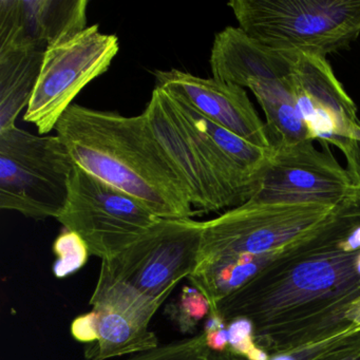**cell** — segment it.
<instances>
[{
  "mask_svg": "<svg viewBox=\"0 0 360 360\" xmlns=\"http://www.w3.org/2000/svg\"><path fill=\"white\" fill-rule=\"evenodd\" d=\"M204 335L210 352L223 353L229 349V332L227 322L221 316L210 314Z\"/></svg>",
  "mask_w": 360,
  "mask_h": 360,
  "instance_id": "44dd1931",
  "label": "cell"
},
{
  "mask_svg": "<svg viewBox=\"0 0 360 360\" xmlns=\"http://www.w3.org/2000/svg\"><path fill=\"white\" fill-rule=\"evenodd\" d=\"M206 360H248L241 356L235 355V354L224 352V353H216V352H210Z\"/></svg>",
  "mask_w": 360,
  "mask_h": 360,
  "instance_id": "cb8c5ba5",
  "label": "cell"
},
{
  "mask_svg": "<svg viewBox=\"0 0 360 360\" xmlns=\"http://www.w3.org/2000/svg\"><path fill=\"white\" fill-rule=\"evenodd\" d=\"M56 220L103 261L121 254L161 218L136 198L75 166L66 205Z\"/></svg>",
  "mask_w": 360,
  "mask_h": 360,
  "instance_id": "ba28073f",
  "label": "cell"
},
{
  "mask_svg": "<svg viewBox=\"0 0 360 360\" xmlns=\"http://www.w3.org/2000/svg\"><path fill=\"white\" fill-rule=\"evenodd\" d=\"M56 131L75 165L136 198L155 216H195L186 186L144 113L125 117L73 104L60 117Z\"/></svg>",
  "mask_w": 360,
  "mask_h": 360,
  "instance_id": "7a4b0ae2",
  "label": "cell"
},
{
  "mask_svg": "<svg viewBox=\"0 0 360 360\" xmlns=\"http://www.w3.org/2000/svg\"><path fill=\"white\" fill-rule=\"evenodd\" d=\"M343 204L246 201L236 206L203 222L197 265L187 279L214 313L223 299L323 231Z\"/></svg>",
  "mask_w": 360,
  "mask_h": 360,
  "instance_id": "3957f363",
  "label": "cell"
},
{
  "mask_svg": "<svg viewBox=\"0 0 360 360\" xmlns=\"http://www.w3.org/2000/svg\"><path fill=\"white\" fill-rule=\"evenodd\" d=\"M210 349L205 335H195L182 340L160 345L155 349L134 354L127 360H206Z\"/></svg>",
  "mask_w": 360,
  "mask_h": 360,
  "instance_id": "e0dca14e",
  "label": "cell"
},
{
  "mask_svg": "<svg viewBox=\"0 0 360 360\" xmlns=\"http://www.w3.org/2000/svg\"><path fill=\"white\" fill-rule=\"evenodd\" d=\"M172 318L176 320L182 332L189 333L205 316L210 315V307L208 301L197 288H183L178 302L172 309Z\"/></svg>",
  "mask_w": 360,
  "mask_h": 360,
  "instance_id": "d6986e66",
  "label": "cell"
},
{
  "mask_svg": "<svg viewBox=\"0 0 360 360\" xmlns=\"http://www.w3.org/2000/svg\"><path fill=\"white\" fill-rule=\"evenodd\" d=\"M73 337L79 342L92 345L98 340L96 316L94 311L75 318L71 326Z\"/></svg>",
  "mask_w": 360,
  "mask_h": 360,
  "instance_id": "7402d4cb",
  "label": "cell"
},
{
  "mask_svg": "<svg viewBox=\"0 0 360 360\" xmlns=\"http://www.w3.org/2000/svg\"><path fill=\"white\" fill-rule=\"evenodd\" d=\"M53 252L58 257L53 267L54 275L58 278H65L79 271L87 263L90 255L85 241L70 231L58 236L53 244Z\"/></svg>",
  "mask_w": 360,
  "mask_h": 360,
  "instance_id": "ac0fdd59",
  "label": "cell"
},
{
  "mask_svg": "<svg viewBox=\"0 0 360 360\" xmlns=\"http://www.w3.org/2000/svg\"><path fill=\"white\" fill-rule=\"evenodd\" d=\"M155 77L158 87L185 101L210 121L255 146L273 148L266 124L259 117L244 88L178 69L155 71Z\"/></svg>",
  "mask_w": 360,
  "mask_h": 360,
  "instance_id": "4fadbf2b",
  "label": "cell"
},
{
  "mask_svg": "<svg viewBox=\"0 0 360 360\" xmlns=\"http://www.w3.org/2000/svg\"><path fill=\"white\" fill-rule=\"evenodd\" d=\"M88 0H0V49H48L87 28Z\"/></svg>",
  "mask_w": 360,
  "mask_h": 360,
  "instance_id": "9a60e30c",
  "label": "cell"
},
{
  "mask_svg": "<svg viewBox=\"0 0 360 360\" xmlns=\"http://www.w3.org/2000/svg\"><path fill=\"white\" fill-rule=\"evenodd\" d=\"M354 323L359 324L360 326V304L358 305L357 311H356L355 318H354Z\"/></svg>",
  "mask_w": 360,
  "mask_h": 360,
  "instance_id": "d4e9b609",
  "label": "cell"
},
{
  "mask_svg": "<svg viewBox=\"0 0 360 360\" xmlns=\"http://www.w3.org/2000/svg\"><path fill=\"white\" fill-rule=\"evenodd\" d=\"M229 349L226 352L248 360H269L271 356L254 340V326L248 318H236L227 322Z\"/></svg>",
  "mask_w": 360,
  "mask_h": 360,
  "instance_id": "ffe728a7",
  "label": "cell"
},
{
  "mask_svg": "<svg viewBox=\"0 0 360 360\" xmlns=\"http://www.w3.org/2000/svg\"><path fill=\"white\" fill-rule=\"evenodd\" d=\"M295 58L296 52L267 47L239 27L223 29L212 44V77L252 92L266 117L274 146L313 141L295 98Z\"/></svg>",
  "mask_w": 360,
  "mask_h": 360,
  "instance_id": "277c9868",
  "label": "cell"
},
{
  "mask_svg": "<svg viewBox=\"0 0 360 360\" xmlns=\"http://www.w3.org/2000/svg\"><path fill=\"white\" fill-rule=\"evenodd\" d=\"M313 142L274 146L248 201L340 205L359 195L349 170Z\"/></svg>",
  "mask_w": 360,
  "mask_h": 360,
  "instance_id": "30bf717a",
  "label": "cell"
},
{
  "mask_svg": "<svg viewBox=\"0 0 360 360\" xmlns=\"http://www.w3.org/2000/svg\"><path fill=\"white\" fill-rule=\"evenodd\" d=\"M90 304L96 316L98 340L88 345L87 360H106L159 347L149 324L157 307L120 284L98 280Z\"/></svg>",
  "mask_w": 360,
  "mask_h": 360,
  "instance_id": "5bb4252c",
  "label": "cell"
},
{
  "mask_svg": "<svg viewBox=\"0 0 360 360\" xmlns=\"http://www.w3.org/2000/svg\"><path fill=\"white\" fill-rule=\"evenodd\" d=\"M360 223V195L283 260L223 299L216 311L229 322L248 318L254 340L269 356L290 353L354 324L360 304V250L345 242Z\"/></svg>",
  "mask_w": 360,
  "mask_h": 360,
  "instance_id": "6da1fadb",
  "label": "cell"
},
{
  "mask_svg": "<svg viewBox=\"0 0 360 360\" xmlns=\"http://www.w3.org/2000/svg\"><path fill=\"white\" fill-rule=\"evenodd\" d=\"M75 166L58 136L18 127L0 131V208L35 220L58 219Z\"/></svg>",
  "mask_w": 360,
  "mask_h": 360,
  "instance_id": "8992f818",
  "label": "cell"
},
{
  "mask_svg": "<svg viewBox=\"0 0 360 360\" xmlns=\"http://www.w3.org/2000/svg\"><path fill=\"white\" fill-rule=\"evenodd\" d=\"M239 28L284 51L326 58L360 34V0H233Z\"/></svg>",
  "mask_w": 360,
  "mask_h": 360,
  "instance_id": "5b68a950",
  "label": "cell"
},
{
  "mask_svg": "<svg viewBox=\"0 0 360 360\" xmlns=\"http://www.w3.org/2000/svg\"><path fill=\"white\" fill-rule=\"evenodd\" d=\"M143 113L164 153L180 174L193 207L200 212L233 207V201L202 155L169 94L155 86Z\"/></svg>",
  "mask_w": 360,
  "mask_h": 360,
  "instance_id": "7c38bea8",
  "label": "cell"
},
{
  "mask_svg": "<svg viewBox=\"0 0 360 360\" xmlns=\"http://www.w3.org/2000/svg\"><path fill=\"white\" fill-rule=\"evenodd\" d=\"M45 48L0 49V131L16 127L39 82Z\"/></svg>",
  "mask_w": 360,
  "mask_h": 360,
  "instance_id": "2e32d148",
  "label": "cell"
},
{
  "mask_svg": "<svg viewBox=\"0 0 360 360\" xmlns=\"http://www.w3.org/2000/svg\"><path fill=\"white\" fill-rule=\"evenodd\" d=\"M119 51V37L101 32L98 25L50 46L25 122L41 136L56 130L79 92L109 70Z\"/></svg>",
  "mask_w": 360,
  "mask_h": 360,
  "instance_id": "9c48e42d",
  "label": "cell"
},
{
  "mask_svg": "<svg viewBox=\"0 0 360 360\" xmlns=\"http://www.w3.org/2000/svg\"><path fill=\"white\" fill-rule=\"evenodd\" d=\"M295 98L313 141L334 145L339 150L359 140L357 108L323 56L296 52Z\"/></svg>",
  "mask_w": 360,
  "mask_h": 360,
  "instance_id": "8fae6325",
  "label": "cell"
},
{
  "mask_svg": "<svg viewBox=\"0 0 360 360\" xmlns=\"http://www.w3.org/2000/svg\"><path fill=\"white\" fill-rule=\"evenodd\" d=\"M341 151L347 160V169L360 188V139L349 141Z\"/></svg>",
  "mask_w": 360,
  "mask_h": 360,
  "instance_id": "603a6c76",
  "label": "cell"
},
{
  "mask_svg": "<svg viewBox=\"0 0 360 360\" xmlns=\"http://www.w3.org/2000/svg\"><path fill=\"white\" fill-rule=\"evenodd\" d=\"M202 233L203 222L161 219L121 254L103 260L100 271L161 307L195 269Z\"/></svg>",
  "mask_w": 360,
  "mask_h": 360,
  "instance_id": "52a82bcc",
  "label": "cell"
}]
</instances>
